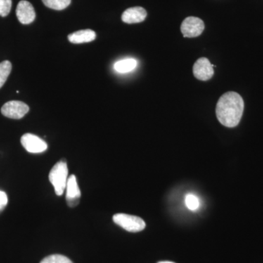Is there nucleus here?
<instances>
[{"label": "nucleus", "mask_w": 263, "mask_h": 263, "mask_svg": "<svg viewBox=\"0 0 263 263\" xmlns=\"http://www.w3.org/2000/svg\"><path fill=\"white\" fill-rule=\"evenodd\" d=\"M12 70V64L9 61H4L0 63V89L6 82L8 76Z\"/></svg>", "instance_id": "nucleus-14"}, {"label": "nucleus", "mask_w": 263, "mask_h": 263, "mask_svg": "<svg viewBox=\"0 0 263 263\" xmlns=\"http://www.w3.org/2000/svg\"><path fill=\"white\" fill-rule=\"evenodd\" d=\"M214 65L205 57L198 59L193 66V74L200 81H208L214 76Z\"/></svg>", "instance_id": "nucleus-7"}, {"label": "nucleus", "mask_w": 263, "mask_h": 263, "mask_svg": "<svg viewBox=\"0 0 263 263\" xmlns=\"http://www.w3.org/2000/svg\"><path fill=\"white\" fill-rule=\"evenodd\" d=\"M68 178L67 162L64 160L55 164L50 171L49 181L54 187L55 193L58 196H61L65 192Z\"/></svg>", "instance_id": "nucleus-2"}, {"label": "nucleus", "mask_w": 263, "mask_h": 263, "mask_svg": "<svg viewBox=\"0 0 263 263\" xmlns=\"http://www.w3.org/2000/svg\"><path fill=\"white\" fill-rule=\"evenodd\" d=\"M243 110L245 102L241 96L235 91H228L216 104V117L224 127H235L239 124Z\"/></svg>", "instance_id": "nucleus-1"}, {"label": "nucleus", "mask_w": 263, "mask_h": 263, "mask_svg": "<svg viewBox=\"0 0 263 263\" xmlns=\"http://www.w3.org/2000/svg\"><path fill=\"white\" fill-rule=\"evenodd\" d=\"M186 206L191 211H195L200 207V201H199L198 197L196 195L193 194H189L186 195L185 199Z\"/></svg>", "instance_id": "nucleus-16"}, {"label": "nucleus", "mask_w": 263, "mask_h": 263, "mask_svg": "<svg viewBox=\"0 0 263 263\" xmlns=\"http://www.w3.org/2000/svg\"><path fill=\"white\" fill-rule=\"evenodd\" d=\"M146 10L141 7L128 8L123 13L122 20L126 24L141 23L146 19Z\"/></svg>", "instance_id": "nucleus-10"}, {"label": "nucleus", "mask_w": 263, "mask_h": 263, "mask_svg": "<svg viewBox=\"0 0 263 263\" xmlns=\"http://www.w3.org/2000/svg\"><path fill=\"white\" fill-rule=\"evenodd\" d=\"M95 38H96V33L91 29L78 31L68 35L69 41L74 44L91 42L95 41Z\"/></svg>", "instance_id": "nucleus-11"}, {"label": "nucleus", "mask_w": 263, "mask_h": 263, "mask_svg": "<svg viewBox=\"0 0 263 263\" xmlns=\"http://www.w3.org/2000/svg\"><path fill=\"white\" fill-rule=\"evenodd\" d=\"M12 7V0H0V15L7 16L9 14Z\"/></svg>", "instance_id": "nucleus-17"}, {"label": "nucleus", "mask_w": 263, "mask_h": 263, "mask_svg": "<svg viewBox=\"0 0 263 263\" xmlns=\"http://www.w3.org/2000/svg\"><path fill=\"white\" fill-rule=\"evenodd\" d=\"M43 4L51 9L62 10L70 5L71 0H42Z\"/></svg>", "instance_id": "nucleus-13"}, {"label": "nucleus", "mask_w": 263, "mask_h": 263, "mask_svg": "<svg viewBox=\"0 0 263 263\" xmlns=\"http://www.w3.org/2000/svg\"><path fill=\"white\" fill-rule=\"evenodd\" d=\"M158 263H175V262H170V261H162V262H159Z\"/></svg>", "instance_id": "nucleus-19"}, {"label": "nucleus", "mask_w": 263, "mask_h": 263, "mask_svg": "<svg viewBox=\"0 0 263 263\" xmlns=\"http://www.w3.org/2000/svg\"><path fill=\"white\" fill-rule=\"evenodd\" d=\"M22 146L29 153H42L47 150L48 145L39 137L31 133H26L21 138Z\"/></svg>", "instance_id": "nucleus-6"}, {"label": "nucleus", "mask_w": 263, "mask_h": 263, "mask_svg": "<svg viewBox=\"0 0 263 263\" xmlns=\"http://www.w3.org/2000/svg\"><path fill=\"white\" fill-rule=\"evenodd\" d=\"M137 66V61L134 59H126V60H120L116 62L114 65V69L118 72L125 73V72H131L134 70Z\"/></svg>", "instance_id": "nucleus-12"}, {"label": "nucleus", "mask_w": 263, "mask_h": 263, "mask_svg": "<svg viewBox=\"0 0 263 263\" xmlns=\"http://www.w3.org/2000/svg\"><path fill=\"white\" fill-rule=\"evenodd\" d=\"M205 29V24L201 19L190 16L185 18L181 24V31L184 37H196L200 36Z\"/></svg>", "instance_id": "nucleus-4"}, {"label": "nucleus", "mask_w": 263, "mask_h": 263, "mask_svg": "<svg viewBox=\"0 0 263 263\" xmlns=\"http://www.w3.org/2000/svg\"><path fill=\"white\" fill-rule=\"evenodd\" d=\"M81 193L75 175H71L66 186V200L71 208L77 206L80 202Z\"/></svg>", "instance_id": "nucleus-8"}, {"label": "nucleus", "mask_w": 263, "mask_h": 263, "mask_svg": "<svg viewBox=\"0 0 263 263\" xmlns=\"http://www.w3.org/2000/svg\"><path fill=\"white\" fill-rule=\"evenodd\" d=\"M16 15L22 24L32 23L36 17L35 11L32 4L26 0L19 2L16 8Z\"/></svg>", "instance_id": "nucleus-9"}, {"label": "nucleus", "mask_w": 263, "mask_h": 263, "mask_svg": "<svg viewBox=\"0 0 263 263\" xmlns=\"http://www.w3.org/2000/svg\"><path fill=\"white\" fill-rule=\"evenodd\" d=\"M29 108L27 104L23 102L9 101L3 105L1 112L5 117L13 119H20L28 113Z\"/></svg>", "instance_id": "nucleus-5"}, {"label": "nucleus", "mask_w": 263, "mask_h": 263, "mask_svg": "<svg viewBox=\"0 0 263 263\" xmlns=\"http://www.w3.org/2000/svg\"><path fill=\"white\" fill-rule=\"evenodd\" d=\"M113 220L118 226L122 227L123 229L131 233L141 232L146 228L145 221L136 216L117 214L114 216Z\"/></svg>", "instance_id": "nucleus-3"}, {"label": "nucleus", "mask_w": 263, "mask_h": 263, "mask_svg": "<svg viewBox=\"0 0 263 263\" xmlns=\"http://www.w3.org/2000/svg\"><path fill=\"white\" fill-rule=\"evenodd\" d=\"M41 263H73L68 257L62 254H52L45 257Z\"/></svg>", "instance_id": "nucleus-15"}, {"label": "nucleus", "mask_w": 263, "mask_h": 263, "mask_svg": "<svg viewBox=\"0 0 263 263\" xmlns=\"http://www.w3.org/2000/svg\"><path fill=\"white\" fill-rule=\"evenodd\" d=\"M8 202V195L5 192L0 190V214L4 210Z\"/></svg>", "instance_id": "nucleus-18"}]
</instances>
